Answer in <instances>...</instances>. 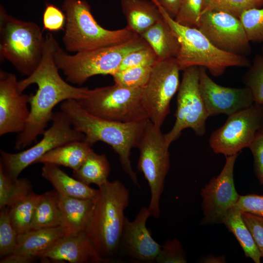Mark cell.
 I'll use <instances>...</instances> for the list:
<instances>
[{
	"instance_id": "1",
	"label": "cell",
	"mask_w": 263,
	"mask_h": 263,
	"mask_svg": "<svg viewBox=\"0 0 263 263\" xmlns=\"http://www.w3.org/2000/svg\"><path fill=\"white\" fill-rule=\"evenodd\" d=\"M58 45L53 35L47 33L38 66L30 75L18 82V90L20 94L32 84H36L38 89L35 94L30 95V114L23 131L16 138L15 149L27 147L43 133L52 120L53 110L56 105L68 99H83L88 94V88L72 86L59 75L55 58Z\"/></svg>"
},
{
	"instance_id": "2",
	"label": "cell",
	"mask_w": 263,
	"mask_h": 263,
	"mask_svg": "<svg viewBox=\"0 0 263 263\" xmlns=\"http://www.w3.org/2000/svg\"><path fill=\"white\" fill-rule=\"evenodd\" d=\"M60 108L68 116L74 129L84 135V141L91 146L101 141L112 148L119 156L124 171L133 184L140 188L131 165L130 155L132 149L137 147L148 120L122 123L102 119L87 112L75 99L64 101Z\"/></svg>"
},
{
	"instance_id": "3",
	"label": "cell",
	"mask_w": 263,
	"mask_h": 263,
	"mask_svg": "<svg viewBox=\"0 0 263 263\" xmlns=\"http://www.w3.org/2000/svg\"><path fill=\"white\" fill-rule=\"evenodd\" d=\"M85 233L98 253L113 261L118 255L119 246L129 204L130 191L120 181H108L98 187Z\"/></svg>"
},
{
	"instance_id": "4",
	"label": "cell",
	"mask_w": 263,
	"mask_h": 263,
	"mask_svg": "<svg viewBox=\"0 0 263 263\" xmlns=\"http://www.w3.org/2000/svg\"><path fill=\"white\" fill-rule=\"evenodd\" d=\"M62 10L66 19L62 42L68 52L76 53L117 45L139 36L126 27L116 30L102 27L85 0H64Z\"/></svg>"
},
{
	"instance_id": "5",
	"label": "cell",
	"mask_w": 263,
	"mask_h": 263,
	"mask_svg": "<svg viewBox=\"0 0 263 263\" xmlns=\"http://www.w3.org/2000/svg\"><path fill=\"white\" fill-rule=\"evenodd\" d=\"M45 36L35 22L8 14L0 6V60L10 62L21 75L32 74L40 64Z\"/></svg>"
},
{
	"instance_id": "6",
	"label": "cell",
	"mask_w": 263,
	"mask_h": 263,
	"mask_svg": "<svg viewBox=\"0 0 263 263\" xmlns=\"http://www.w3.org/2000/svg\"><path fill=\"white\" fill-rule=\"evenodd\" d=\"M148 46L140 36L121 44L72 55L58 45L55 53V62L67 82L81 85L94 75H111L117 71L121 61L128 54Z\"/></svg>"
},
{
	"instance_id": "7",
	"label": "cell",
	"mask_w": 263,
	"mask_h": 263,
	"mask_svg": "<svg viewBox=\"0 0 263 263\" xmlns=\"http://www.w3.org/2000/svg\"><path fill=\"white\" fill-rule=\"evenodd\" d=\"M159 8L179 39L180 48L176 58L181 71L191 66L202 67L218 77L228 67H249L251 65L246 56L220 50L198 28L178 23Z\"/></svg>"
},
{
	"instance_id": "8",
	"label": "cell",
	"mask_w": 263,
	"mask_h": 263,
	"mask_svg": "<svg viewBox=\"0 0 263 263\" xmlns=\"http://www.w3.org/2000/svg\"><path fill=\"white\" fill-rule=\"evenodd\" d=\"M160 128L148 120L136 147L139 151L137 169L144 174L150 189L148 210L156 219L160 217V197L170 169V145Z\"/></svg>"
},
{
	"instance_id": "9",
	"label": "cell",
	"mask_w": 263,
	"mask_h": 263,
	"mask_svg": "<svg viewBox=\"0 0 263 263\" xmlns=\"http://www.w3.org/2000/svg\"><path fill=\"white\" fill-rule=\"evenodd\" d=\"M142 88H128L116 84L89 90L87 96L76 100L90 114L107 120L141 122L150 120L141 102Z\"/></svg>"
},
{
	"instance_id": "10",
	"label": "cell",
	"mask_w": 263,
	"mask_h": 263,
	"mask_svg": "<svg viewBox=\"0 0 263 263\" xmlns=\"http://www.w3.org/2000/svg\"><path fill=\"white\" fill-rule=\"evenodd\" d=\"M51 121L50 127L42 134V139L32 147L15 153L0 150V165L8 175L18 178L25 168L47 152L68 143L84 140V135L74 129L62 111L54 113Z\"/></svg>"
},
{
	"instance_id": "11",
	"label": "cell",
	"mask_w": 263,
	"mask_h": 263,
	"mask_svg": "<svg viewBox=\"0 0 263 263\" xmlns=\"http://www.w3.org/2000/svg\"><path fill=\"white\" fill-rule=\"evenodd\" d=\"M200 73L198 66L184 70L178 90L176 120L171 130L165 134L169 145L184 129H191L198 136L204 135L206 132V123L209 116L200 93Z\"/></svg>"
},
{
	"instance_id": "12",
	"label": "cell",
	"mask_w": 263,
	"mask_h": 263,
	"mask_svg": "<svg viewBox=\"0 0 263 263\" xmlns=\"http://www.w3.org/2000/svg\"><path fill=\"white\" fill-rule=\"evenodd\" d=\"M181 71L176 58L158 61L142 88L141 102L150 120L161 127L170 113V102L178 92Z\"/></svg>"
},
{
	"instance_id": "13",
	"label": "cell",
	"mask_w": 263,
	"mask_h": 263,
	"mask_svg": "<svg viewBox=\"0 0 263 263\" xmlns=\"http://www.w3.org/2000/svg\"><path fill=\"white\" fill-rule=\"evenodd\" d=\"M263 126V105L250 107L228 116L221 127L211 133L209 144L216 154L225 157L248 148Z\"/></svg>"
},
{
	"instance_id": "14",
	"label": "cell",
	"mask_w": 263,
	"mask_h": 263,
	"mask_svg": "<svg viewBox=\"0 0 263 263\" xmlns=\"http://www.w3.org/2000/svg\"><path fill=\"white\" fill-rule=\"evenodd\" d=\"M197 28L216 47L237 55H249L251 52L248 40L239 18L220 11L203 12Z\"/></svg>"
},
{
	"instance_id": "15",
	"label": "cell",
	"mask_w": 263,
	"mask_h": 263,
	"mask_svg": "<svg viewBox=\"0 0 263 263\" xmlns=\"http://www.w3.org/2000/svg\"><path fill=\"white\" fill-rule=\"evenodd\" d=\"M238 155L226 156L220 174L202 188V224L220 223L238 201L240 195L234 184V168Z\"/></svg>"
},
{
	"instance_id": "16",
	"label": "cell",
	"mask_w": 263,
	"mask_h": 263,
	"mask_svg": "<svg viewBox=\"0 0 263 263\" xmlns=\"http://www.w3.org/2000/svg\"><path fill=\"white\" fill-rule=\"evenodd\" d=\"M150 216L147 207H142L135 219L125 217L120 238L118 255L138 263L156 262L161 245L152 237L146 226Z\"/></svg>"
},
{
	"instance_id": "17",
	"label": "cell",
	"mask_w": 263,
	"mask_h": 263,
	"mask_svg": "<svg viewBox=\"0 0 263 263\" xmlns=\"http://www.w3.org/2000/svg\"><path fill=\"white\" fill-rule=\"evenodd\" d=\"M200 93L209 117L219 114L229 116L254 103L250 90L246 87L232 88L215 83L206 69L200 67Z\"/></svg>"
},
{
	"instance_id": "18",
	"label": "cell",
	"mask_w": 263,
	"mask_h": 263,
	"mask_svg": "<svg viewBox=\"0 0 263 263\" xmlns=\"http://www.w3.org/2000/svg\"><path fill=\"white\" fill-rule=\"evenodd\" d=\"M15 74L0 70V135L22 132L30 114V95L19 93Z\"/></svg>"
},
{
	"instance_id": "19",
	"label": "cell",
	"mask_w": 263,
	"mask_h": 263,
	"mask_svg": "<svg viewBox=\"0 0 263 263\" xmlns=\"http://www.w3.org/2000/svg\"><path fill=\"white\" fill-rule=\"evenodd\" d=\"M42 261H67L71 263H109L113 261L102 257L85 232L64 235L58 239L40 257Z\"/></svg>"
},
{
	"instance_id": "20",
	"label": "cell",
	"mask_w": 263,
	"mask_h": 263,
	"mask_svg": "<svg viewBox=\"0 0 263 263\" xmlns=\"http://www.w3.org/2000/svg\"><path fill=\"white\" fill-rule=\"evenodd\" d=\"M60 213V226L65 235H76L85 231L94 207L93 199L66 196L58 192Z\"/></svg>"
},
{
	"instance_id": "21",
	"label": "cell",
	"mask_w": 263,
	"mask_h": 263,
	"mask_svg": "<svg viewBox=\"0 0 263 263\" xmlns=\"http://www.w3.org/2000/svg\"><path fill=\"white\" fill-rule=\"evenodd\" d=\"M126 27L140 36L163 19L159 7L152 0H121Z\"/></svg>"
},
{
	"instance_id": "22",
	"label": "cell",
	"mask_w": 263,
	"mask_h": 263,
	"mask_svg": "<svg viewBox=\"0 0 263 263\" xmlns=\"http://www.w3.org/2000/svg\"><path fill=\"white\" fill-rule=\"evenodd\" d=\"M156 54L158 61L176 58L179 39L164 17L140 35Z\"/></svg>"
},
{
	"instance_id": "23",
	"label": "cell",
	"mask_w": 263,
	"mask_h": 263,
	"mask_svg": "<svg viewBox=\"0 0 263 263\" xmlns=\"http://www.w3.org/2000/svg\"><path fill=\"white\" fill-rule=\"evenodd\" d=\"M65 235L60 226L32 229L18 235L14 253L33 258L39 257L58 239Z\"/></svg>"
},
{
	"instance_id": "24",
	"label": "cell",
	"mask_w": 263,
	"mask_h": 263,
	"mask_svg": "<svg viewBox=\"0 0 263 263\" xmlns=\"http://www.w3.org/2000/svg\"><path fill=\"white\" fill-rule=\"evenodd\" d=\"M43 177L49 181L59 194L71 197L93 199L98 189L90 187L66 173L59 166L46 164L41 169Z\"/></svg>"
},
{
	"instance_id": "25",
	"label": "cell",
	"mask_w": 263,
	"mask_h": 263,
	"mask_svg": "<svg viewBox=\"0 0 263 263\" xmlns=\"http://www.w3.org/2000/svg\"><path fill=\"white\" fill-rule=\"evenodd\" d=\"M92 147L83 140L71 142L47 152L35 164L63 166L76 170L93 150Z\"/></svg>"
},
{
	"instance_id": "26",
	"label": "cell",
	"mask_w": 263,
	"mask_h": 263,
	"mask_svg": "<svg viewBox=\"0 0 263 263\" xmlns=\"http://www.w3.org/2000/svg\"><path fill=\"white\" fill-rule=\"evenodd\" d=\"M220 223L224 224L235 236L245 257L250 258L255 263H260L261 255L242 218L241 211L233 207L226 213Z\"/></svg>"
},
{
	"instance_id": "27",
	"label": "cell",
	"mask_w": 263,
	"mask_h": 263,
	"mask_svg": "<svg viewBox=\"0 0 263 263\" xmlns=\"http://www.w3.org/2000/svg\"><path fill=\"white\" fill-rule=\"evenodd\" d=\"M110 171L106 156L92 150L79 168L73 171V177L87 185L92 184L99 187L108 181Z\"/></svg>"
},
{
	"instance_id": "28",
	"label": "cell",
	"mask_w": 263,
	"mask_h": 263,
	"mask_svg": "<svg viewBox=\"0 0 263 263\" xmlns=\"http://www.w3.org/2000/svg\"><path fill=\"white\" fill-rule=\"evenodd\" d=\"M60 225L58 192L55 190L41 194L36 207L31 230Z\"/></svg>"
},
{
	"instance_id": "29",
	"label": "cell",
	"mask_w": 263,
	"mask_h": 263,
	"mask_svg": "<svg viewBox=\"0 0 263 263\" xmlns=\"http://www.w3.org/2000/svg\"><path fill=\"white\" fill-rule=\"evenodd\" d=\"M40 196L32 190L8 207L11 224L18 234L31 230L36 207Z\"/></svg>"
},
{
	"instance_id": "30",
	"label": "cell",
	"mask_w": 263,
	"mask_h": 263,
	"mask_svg": "<svg viewBox=\"0 0 263 263\" xmlns=\"http://www.w3.org/2000/svg\"><path fill=\"white\" fill-rule=\"evenodd\" d=\"M32 191L30 181L24 178H14L0 165V208L10 207Z\"/></svg>"
},
{
	"instance_id": "31",
	"label": "cell",
	"mask_w": 263,
	"mask_h": 263,
	"mask_svg": "<svg viewBox=\"0 0 263 263\" xmlns=\"http://www.w3.org/2000/svg\"><path fill=\"white\" fill-rule=\"evenodd\" d=\"M244 86L251 91L254 103L263 105V55L256 54L242 77Z\"/></svg>"
},
{
	"instance_id": "32",
	"label": "cell",
	"mask_w": 263,
	"mask_h": 263,
	"mask_svg": "<svg viewBox=\"0 0 263 263\" xmlns=\"http://www.w3.org/2000/svg\"><path fill=\"white\" fill-rule=\"evenodd\" d=\"M152 66H142L118 71L111 75L114 83L128 88H142L148 81Z\"/></svg>"
},
{
	"instance_id": "33",
	"label": "cell",
	"mask_w": 263,
	"mask_h": 263,
	"mask_svg": "<svg viewBox=\"0 0 263 263\" xmlns=\"http://www.w3.org/2000/svg\"><path fill=\"white\" fill-rule=\"evenodd\" d=\"M263 6V0H205L203 13L207 11H224L239 18L244 11Z\"/></svg>"
},
{
	"instance_id": "34",
	"label": "cell",
	"mask_w": 263,
	"mask_h": 263,
	"mask_svg": "<svg viewBox=\"0 0 263 263\" xmlns=\"http://www.w3.org/2000/svg\"><path fill=\"white\" fill-rule=\"evenodd\" d=\"M239 19L250 42H263V8L247 10Z\"/></svg>"
},
{
	"instance_id": "35",
	"label": "cell",
	"mask_w": 263,
	"mask_h": 263,
	"mask_svg": "<svg viewBox=\"0 0 263 263\" xmlns=\"http://www.w3.org/2000/svg\"><path fill=\"white\" fill-rule=\"evenodd\" d=\"M18 234L13 226L8 212V207L0 209V257L3 258L14 252L17 244Z\"/></svg>"
},
{
	"instance_id": "36",
	"label": "cell",
	"mask_w": 263,
	"mask_h": 263,
	"mask_svg": "<svg viewBox=\"0 0 263 263\" xmlns=\"http://www.w3.org/2000/svg\"><path fill=\"white\" fill-rule=\"evenodd\" d=\"M204 4L205 0H182L175 21L183 26L197 28Z\"/></svg>"
},
{
	"instance_id": "37",
	"label": "cell",
	"mask_w": 263,
	"mask_h": 263,
	"mask_svg": "<svg viewBox=\"0 0 263 263\" xmlns=\"http://www.w3.org/2000/svg\"><path fill=\"white\" fill-rule=\"evenodd\" d=\"M158 61L156 54L148 46L128 54L121 61L117 71L137 66H153Z\"/></svg>"
},
{
	"instance_id": "38",
	"label": "cell",
	"mask_w": 263,
	"mask_h": 263,
	"mask_svg": "<svg viewBox=\"0 0 263 263\" xmlns=\"http://www.w3.org/2000/svg\"><path fill=\"white\" fill-rule=\"evenodd\" d=\"M157 263H186L187 257L181 243L177 238L168 240L161 245L156 258Z\"/></svg>"
},
{
	"instance_id": "39",
	"label": "cell",
	"mask_w": 263,
	"mask_h": 263,
	"mask_svg": "<svg viewBox=\"0 0 263 263\" xmlns=\"http://www.w3.org/2000/svg\"><path fill=\"white\" fill-rule=\"evenodd\" d=\"M66 21L62 10L51 3L46 4L42 17L43 29L50 32L64 30Z\"/></svg>"
},
{
	"instance_id": "40",
	"label": "cell",
	"mask_w": 263,
	"mask_h": 263,
	"mask_svg": "<svg viewBox=\"0 0 263 263\" xmlns=\"http://www.w3.org/2000/svg\"><path fill=\"white\" fill-rule=\"evenodd\" d=\"M241 214L263 258V217L245 212H241Z\"/></svg>"
},
{
	"instance_id": "41",
	"label": "cell",
	"mask_w": 263,
	"mask_h": 263,
	"mask_svg": "<svg viewBox=\"0 0 263 263\" xmlns=\"http://www.w3.org/2000/svg\"><path fill=\"white\" fill-rule=\"evenodd\" d=\"M234 207L241 212L263 217V195L254 194L240 195Z\"/></svg>"
},
{
	"instance_id": "42",
	"label": "cell",
	"mask_w": 263,
	"mask_h": 263,
	"mask_svg": "<svg viewBox=\"0 0 263 263\" xmlns=\"http://www.w3.org/2000/svg\"><path fill=\"white\" fill-rule=\"evenodd\" d=\"M254 158L255 175L261 185H263V131H261L248 147Z\"/></svg>"
},
{
	"instance_id": "43",
	"label": "cell",
	"mask_w": 263,
	"mask_h": 263,
	"mask_svg": "<svg viewBox=\"0 0 263 263\" xmlns=\"http://www.w3.org/2000/svg\"><path fill=\"white\" fill-rule=\"evenodd\" d=\"M161 8L171 18H176L182 0H151Z\"/></svg>"
},
{
	"instance_id": "44",
	"label": "cell",
	"mask_w": 263,
	"mask_h": 263,
	"mask_svg": "<svg viewBox=\"0 0 263 263\" xmlns=\"http://www.w3.org/2000/svg\"><path fill=\"white\" fill-rule=\"evenodd\" d=\"M34 258L19 254L13 253L1 258L0 263H29L34 262Z\"/></svg>"
},
{
	"instance_id": "45",
	"label": "cell",
	"mask_w": 263,
	"mask_h": 263,
	"mask_svg": "<svg viewBox=\"0 0 263 263\" xmlns=\"http://www.w3.org/2000/svg\"><path fill=\"white\" fill-rule=\"evenodd\" d=\"M202 262L207 263H223L226 262V261L225 256H221L217 257L209 254L204 258Z\"/></svg>"
},
{
	"instance_id": "46",
	"label": "cell",
	"mask_w": 263,
	"mask_h": 263,
	"mask_svg": "<svg viewBox=\"0 0 263 263\" xmlns=\"http://www.w3.org/2000/svg\"><path fill=\"white\" fill-rule=\"evenodd\" d=\"M262 54L263 55V47H262Z\"/></svg>"
},
{
	"instance_id": "47",
	"label": "cell",
	"mask_w": 263,
	"mask_h": 263,
	"mask_svg": "<svg viewBox=\"0 0 263 263\" xmlns=\"http://www.w3.org/2000/svg\"><path fill=\"white\" fill-rule=\"evenodd\" d=\"M262 131H263V128H262Z\"/></svg>"
}]
</instances>
